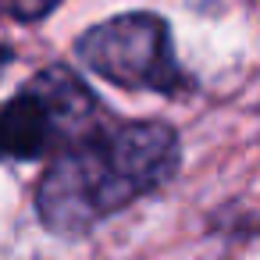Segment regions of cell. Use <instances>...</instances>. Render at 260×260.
I'll return each instance as SVG.
<instances>
[{
    "mask_svg": "<svg viewBox=\"0 0 260 260\" xmlns=\"http://www.w3.org/2000/svg\"><path fill=\"white\" fill-rule=\"evenodd\" d=\"M57 4H61V0H0V15H8L15 22H40Z\"/></svg>",
    "mask_w": 260,
    "mask_h": 260,
    "instance_id": "3957f363",
    "label": "cell"
},
{
    "mask_svg": "<svg viewBox=\"0 0 260 260\" xmlns=\"http://www.w3.org/2000/svg\"><path fill=\"white\" fill-rule=\"evenodd\" d=\"M75 54L89 72L121 89H150L164 96L192 89V79L175 61L171 29L153 11H125L93 25L79 36Z\"/></svg>",
    "mask_w": 260,
    "mask_h": 260,
    "instance_id": "7a4b0ae2",
    "label": "cell"
},
{
    "mask_svg": "<svg viewBox=\"0 0 260 260\" xmlns=\"http://www.w3.org/2000/svg\"><path fill=\"white\" fill-rule=\"evenodd\" d=\"M178 160V132L164 121L100 125L54 150L36 185V214L54 235H89L111 214L168 185Z\"/></svg>",
    "mask_w": 260,
    "mask_h": 260,
    "instance_id": "6da1fadb",
    "label": "cell"
},
{
    "mask_svg": "<svg viewBox=\"0 0 260 260\" xmlns=\"http://www.w3.org/2000/svg\"><path fill=\"white\" fill-rule=\"evenodd\" d=\"M11 61H15V54H11V50H8L4 43H0V75H4V68H8Z\"/></svg>",
    "mask_w": 260,
    "mask_h": 260,
    "instance_id": "277c9868",
    "label": "cell"
}]
</instances>
